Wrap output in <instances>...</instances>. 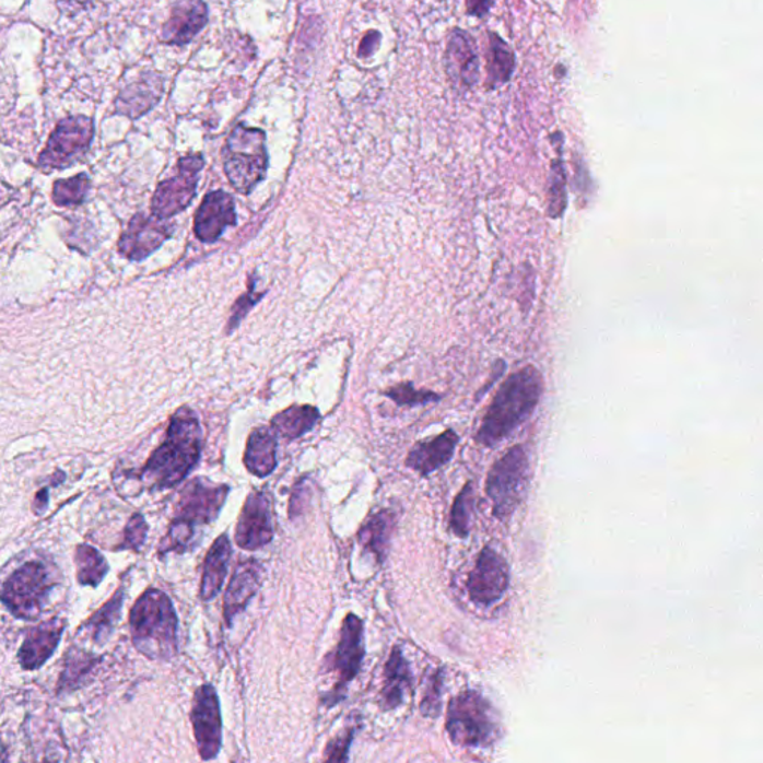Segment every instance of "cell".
I'll list each match as a JSON object with an SVG mask.
<instances>
[{
  "mask_svg": "<svg viewBox=\"0 0 763 763\" xmlns=\"http://www.w3.org/2000/svg\"><path fill=\"white\" fill-rule=\"evenodd\" d=\"M202 453V429L191 409L183 408L174 414L166 438L154 450L141 479L150 490H167L183 482Z\"/></svg>",
  "mask_w": 763,
  "mask_h": 763,
  "instance_id": "cell-1",
  "label": "cell"
},
{
  "mask_svg": "<svg viewBox=\"0 0 763 763\" xmlns=\"http://www.w3.org/2000/svg\"><path fill=\"white\" fill-rule=\"evenodd\" d=\"M543 391V376L536 367H524L508 376L483 416L476 437L480 445L494 447L506 441L531 416Z\"/></svg>",
  "mask_w": 763,
  "mask_h": 763,
  "instance_id": "cell-2",
  "label": "cell"
},
{
  "mask_svg": "<svg viewBox=\"0 0 763 763\" xmlns=\"http://www.w3.org/2000/svg\"><path fill=\"white\" fill-rule=\"evenodd\" d=\"M131 639L146 658L169 660L178 652V618L171 598L148 589L130 611Z\"/></svg>",
  "mask_w": 763,
  "mask_h": 763,
  "instance_id": "cell-3",
  "label": "cell"
},
{
  "mask_svg": "<svg viewBox=\"0 0 763 763\" xmlns=\"http://www.w3.org/2000/svg\"><path fill=\"white\" fill-rule=\"evenodd\" d=\"M230 488L215 485L209 480L192 479L180 492L176 516L162 544V552H187L196 543L197 527L212 524L219 518Z\"/></svg>",
  "mask_w": 763,
  "mask_h": 763,
  "instance_id": "cell-4",
  "label": "cell"
},
{
  "mask_svg": "<svg viewBox=\"0 0 763 763\" xmlns=\"http://www.w3.org/2000/svg\"><path fill=\"white\" fill-rule=\"evenodd\" d=\"M447 733L462 748H492L503 736L498 713L479 692L459 693L447 708Z\"/></svg>",
  "mask_w": 763,
  "mask_h": 763,
  "instance_id": "cell-5",
  "label": "cell"
},
{
  "mask_svg": "<svg viewBox=\"0 0 763 763\" xmlns=\"http://www.w3.org/2000/svg\"><path fill=\"white\" fill-rule=\"evenodd\" d=\"M224 172L240 195H249L265 179L269 166L266 133L256 127L237 125L223 150Z\"/></svg>",
  "mask_w": 763,
  "mask_h": 763,
  "instance_id": "cell-6",
  "label": "cell"
},
{
  "mask_svg": "<svg viewBox=\"0 0 763 763\" xmlns=\"http://www.w3.org/2000/svg\"><path fill=\"white\" fill-rule=\"evenodd\" d=\"M529 482V459L524 446L508 449L492 467L486 480V494L495 518L506 519L524 502Z\"/></svg>",
  "mask_w": 763,
  "mask_h": 763,
  "instance_id": "cell-7",
  "label": "cell"
},
{
  "mask_svg": "<svg viewBox=\"0 0 763 763\" xmlns=\"http://www.w3.org/2000/svg\"><path fill=\"white\" fill-rule=\"evenodd\" d=\"M55 588L51 573L44 562L32 561L16 570L3 585L0 601L15 618L35 621Z\"/></svg>",
  "mask_w": 763,
  "mask_h": 763,
  "instance_id": "cell-8",
  "label": "cell"
},
{
  "mask_svg": "<svg viewBox=\"0 0 763 763\" xmlns=\"http://www.w3.org/2000/svg\"><path fill=\"white\" fill-rule=\"evenodd\" d=\"M94 138V122L84 115L64 118L57 125L47 146L39 155L38 164L45 171L66 169L80 162L87 153Z\"/></svg>",
  "mask_w": 763,
  "mask_h": 763,
  "instance_id": "cell-9",
  "label": "cell"
},
{
  "mask_svg": "<svg viewBox=\"0 0 763 763\" xmlns=\"http://www.w3.org/2000/svg\"><path fill=\"white\" fill-rule=\"evenodd\" d=\"M204 166L202 154L186 155L178 162V172L172 178L160 183L154 192L151 211L157 219L169 220L176 213L190 207L197 192L199 175Z\"/></svg>",
  "mask_w": 763,
  "mask_h": 763,
  "instance_id": "cell-10",
  "label": "cell"
},
{
  "mask_svg": "<svg viewBox=\"0 0 763 763\" xmlns=\"http://www.w3.org/2000/svg\"><path fill=\"white\" fill-rule=\"evenodd\" d=\"M363 637V621L354 613L348 614L343 621L338 647L330 658V671L336 672V680H338L327 699V705L330 707L343 699L348 684L359 676L364 654H366Z\"/></svg>",
  "mask_w": 763,
  "mask_h": 763,
  "instance_id": "cell-11",
  "label": "cell"
},
{
  "mask_svg": "<svg viewBox=\"0 0 763 763\" xmlns=\"http://www.w3.org/2000/svg\"><path fill=\"white\" fill-rule=\"evenodd\" d=\"M191 721L200 758L211 761L219 756L223 744V720L219 695L212 684H203L197 689Z\"/></svg>",
  "mask_w": 763,
  "mask_h": 763,
  "instance_id": "cell-12",
  "label": "cell"
},
{
  "mask_svg": "<svg viewBox=\"0 0 763 763\" xmlns=\"http://www.w3.org/2000/svg\"><path fill=\"white\" fill-rule=\"evenodd\" d=\"M508 585L510 573L504 557L494 549H483L467 580L470 600L483 607L495 604L507 592Z\"/></svg>",
  "mask_w": 763,
  "mask_h": 763,
  "instance_id": "cell-13",
  "label": "cell"
},
{
  "mask_svg": "<svg viewBox=\"0 0 763 763\" xmlns=\"http://www.w3.org/2000/svg\"><path fill=\"white\" fill-rule=\"evenodd\" d=\"M273 539L272 508L268 494L254 491L248 495L242 508L235 540L245 551H257Z\"/></svg>",
  "mask_w": 763,
  "mask_h": 763,
  "instance_id": "cell-14",
  "label": "cell"
},
{
  "mask_svg": "<svg viewBox=\"0 0 763 763\" xmlns=\"http://www.w3.org/2000/svg\"><path fill=\"white\" fill-rule=\"evenodd\" d=\"M172 232L174 227L167 224L166 220L138 213L118 240V251L131 261L145 260L157 251L164 242L171 239Z\"/></svg>",
  "mask_w": 763,
  "mask_h": 763,
  "instance_id": "cell-15",
  "label": "cell"
},
{
  "mask_svg": "<svg viewBox=\"0 0 763 763\" xmlns=\"http://www.w3.org/2000/svg\"><path fill=\"white\" fill-rule=\"evenodd\" d=\"M445 66L450 84L458 92H469L478 84L479 56L469 32L454 28L447 39Z\"/></svg>",
  "mask_w": 763,
  "mask_h": 763,
  "instance_id": "cell-16",
  "label": "cell"
},
{
  "mask_svg": "<svg viewBox=\"0 0 763 763\" xmlns=\"http://www.w3.org/2000/svg\"><path fill=\"white\" fill-rule=\"evenodd\" d=\"M236 224L235 200L223 190L209 192L197 209L195 232L204 244H213L225 228Z\"/></svg>",
  "mask_w": 763,
  "mask_h": 763,
  "instance_id": "cell-17",
  "label": "cell"
},
{
  "mask_svg": "<svg viewBox=\"0 0 763 763\" xmlns=\"http://www.w3.org/2000/svg\"><path fill=\"white\" fill-rule=\"evenodd\" d=\"M208 20L209 11L204 0H176L160 39L163 44L183 47L207 27Z\"/></svg>",
  "mask_w": 763,
  "mask_h": 763,
  "instance_id": "cell-18",
  "label": "cell"
},
{
  "mask_svg": "<svg viewBox=\"0 0 763 763\" xmlns=\"http://www.w3.org/2000/svg\"><path fill=\"white\" fill-rule=\"evenodd\" d=\"M163 92L164 80L162 75L154 72L143 73L137 82L122 90L115 102V108H117L118 114L137 120L159 104Z\"/></svg>",
  "mask_w": 763,
  "mask_h": 763,
  "instance_id": "cell-19",
  "label": "cell"
},
{
  "mask_svg": "<svg viewBox=\"0 0 763 763\" xmlns=\"http://www.w3.org/2000/svg\"><path fill=\"white\" fill-rule=\"evenodd\" d=\"M63 631L64 622L61 619H52L31 631L19 650L20 666L27 671L43 667L55 654Z\"/></svg>",
  "mask_w": 763,
  "mask_h": 763,
  "instance_id": "cell-20",
  "label": "cell"
},
{
  "mask_svg": "<svg viewBox=\"0 0 763 763\" xmlns=\"http://www.w3.org/2000/svg\"><path fill=\"white\" fill-rule=\"evenodd\" d=\"M261 573V565L257 560H246L237 565L224 598V621L228 626L257 594L260 588Z\"/></svg>",
  "mask_w": 763,
  "mask_h": 763,
  "instance_id": "cell-21",
  "label": "cell"
},
{
  "mask_svg": "<svg viewBox=\"0 0 763 763\" xmlns=\"http://www.w3.org/2000/svg\"><path fill=\"white\" fill-rule=\"evenodd\" d=\"M458 441L457 433L447 430L441 436L418 443L410 450L406 466L421 476H429L453 459Z\"/></svg>",
  "mask_w": 763,
  "mask_h": 763,
  "instance_id": "cell-22",
  "label": "cell"
},
{
  "mask_svg": "<svg viewBox=\"0 0 763 763\" xmlns=\"http://www.w3.org/2000/svg\"><path fill=\"white\" fill-rule=\"evenodd\" d=\"M277 436L272 430L266 429V426L254 430L245 450L246 470L257 478H268L277 469Z\"/></svg>",
  "mask_w": 763,
  "mask_h": 763,
  "instance_id": "cell-23",
  "label": "cell"
},
{
  "mask_svg": "<svg viewBox=\"0 0 763 763\" xmlns=\"http://www.w3.org/2000/svg\"><path fill=\"white\" fill-rule=\"evenodd\" d=\"M230 557H232V543L228 536H220L213 541L204 560L202 588H200V597L203 601H211L220 594L227 576Z\"/></svg>",
  "mask_w": 763,
  "mask_h": 763,
  "instance_id": "cell-24",
  "label": "cell"
},
{
  "mask_svg": "<svg viewBox=\"0 0 763 763\" xmlns=\"http://www.w3.org/2000/svg\"><path fill=\"white\" fill-rule=\"evenodd\" d=\"M412 688V672L400 647H394L385 666L382 704L385 709H394L403 704L406 693Z\"/></svg>",
  "mask_w": 763,
  "mask_h": 763,
  "instance_id": "cell-25",
  "label": "cell"
},
{
  "mask_svg": "<svg viewBox=\"0 0 763 763\" xmlns=\"http://www.w3.org/2000/svg\"><path fill=\"white\" fill-rule=\"evenodd\" d=\"M486 57L488 89H496L510 81L515 71V55L506 40L496 33L488 35Z\"/></svg>",
  "mask_w": 763,
  "mask_h": 763,
  "instance_id": "cell-26",
  "label": "cell"
},
{
  "mask_svg": "<svg viewBox=\"0 0 763 763\" xmlns=\"http://www.w3.org/2000/svg\"><path fill=\"white\" fill-rule=\"evenodd\" d=\"M394 525H396L394 513L382 510L372 516L366 525L361 528L359 535L361 545L366 549V552H372L379 562L384 561L385 555H387L389 537L392 535Z\"/></svg>",
  "mask_w": 763,
  "mask_h": 763,
  "instance_id": "cell-27",
  "label": "cell"
},
{
  "mask_svg": "<svg viewBox=\"0 0 763 763\" xmlns=\"http://www.w3.org/2000/svg\"><path fill=\"white\" fill-rule=\"evenodd\" d=\"M318 420L319 412L314 406H293L273 418L272 429L279 436L293 441L309 433Z\"/></svg>",
  "mask_w": 763,
  "mask_h": 763,
  "instance_id": "cell-28",
  "label": "cell"
},
{
  "mask_svg": "<svg viewBox=\"0 0 763 763\" xmlns=\"http://www.w3.org/2000/svg\"><path fill=\"white\" fill-rule=\"evenodd\" d=\"M77 578L81 586H96L102 584L109 565L104 555L89 544L78 545L75 553Z\"/></svg>",
  "mask_w": 763,
  "mask_h": 763,
  "instance_id": "cell-29",
  "label": "cell"
},
{
  "mask_svg": "<svg viewBox=\"0 0 763 763\" xmlns=\"http://www.w3.org/2000/svg\"><path fill=\"white\" fill-rule=\"evenodd\" d=\"M122 602H125V594H122V590H118V592L114 595L113 600L106 602V604L85 623L84 630L90 631L94 642L104 643L105 639L109 637V634L113 633L115 623H117L118 619L121 617Z\"/></svg>",
  "mask_w": 763,
  "mask_h": 763,
  "instance_id": "cell-30",
  "label": "cell"
},
{
  "mask_svg": "<svg viewBox=\"0 0 763 763\" xmlns=\"http://www.w3.org/2000/svg\"><path fill=\"white\" fill-rule=\"evenodd\" d=\"M90 190V179L85 174L69 179L56 180L52 187V200L57 207H78L84 202Z\"/></svg>",
  "mask_w": 763,
  "mask_h": 763,
  "instance_id": "cell-31",
  "label": "cell"
},
{
  "mask_svg": "<svg viewBox=\"0 0 763 763\" xmlns=\"http://www.w3.org/2000/svg\"><path fill=\"white\" fill-rule=\"evenodd\" d=\"M474 510V491L471 483H467L455 498L453 512H450V529L466 539L470 535L471 519Z\"/></svg>",
  "mask_w": 763,
  "mask_h": 763,
  "instance_id": "cell-32",
  "label": "cell"
},
{
  "mask_svg": "<svg viewBox=\"0 0 763 763\" xmlns=\"http://www.w3.org/2000/svg\"><path fill=\"white\" fill-rule=\"evenodd\" d=\"M389 398H392L400 406H416L436 401L438 396L430 391H418L412 384H401L398 387L389 389L387 392Z\"/></svg>",
  "mask_w": 763,
  "mask_h": 763,
  "instance_id": "cell-33",
  "label": "cell"
},
{
  "mask_svg": "<svg viewBox=\"0 0 763 763\" xmlns=\"http://www.w3.org/2000/svg\"><path fill=\"white\" fill-rule=\"evenodd\" d=\"M442 684L443 672L438 671L431 677L429 688H426L424 700H422L421 712L425 717H437L442 707Z\"/></svg>",
  "mask_w": 763,
  "mask_h": 763,
  "instance_id": "cell-34",
  "label": "cell"
},
{
  "mask_svg": "<svg viewBox=\"0 0 763 763\" xmlns=\"http://www.w3.org/2000/svg\"><path fill=\"white\" fill-rule=\"evenodd\" d=\"M96 662V659L92 655L77 654V650L69 655L68 664H66V670L61 680L63 684H71L72 682H78L82 679Z\"/></svg>",
  "mask_w": 763,
  "mask_h": 763,
  "instance_id": "cell-35",
  "label": "cell"
},
{
  "mask_svg": "<svg viewBox=\"0 0 763 763\" xmlns=\"http://www.w3.org/2000/svg\"><path fill=\"white\" fill-rule=\"evenodd\" d=\"M355 726H348L342 733H339L330 744L327 746L324 761L347 762L352 738H354Z\"/></svg>",
  "mask_w": 763,
  "mask_h": 763,
  "instance_id": "cell-36",
  "label": "cell"
},
{
  "mask_svg": "<svg viewBox=\"0 0 763 763\" xmlns=\"http://www.w3.org/2000/svg\"><path fill=\"white\" fill-rule=\"evenodd\" d=\"M148 535V525L145 518L142 515L133 516L127 524L125 531V548L133 549V551H139L142 544L145 543Z\"/></svg>",
  "mask_w": 763,
  "mask_h": 763,
  "instance_id": "cell-37",
  "label": "cell"
},
{
  "mask_svg": "<svg viewBox=\"0 0 763 763\" xmlns=\"http://www.w3.org/2000/svg\"><path fill=\"white\" fill-rule=\"evenodd\" d=\"M265 295V293L257 295L256 291H254V282H251V285H249V291L245 295H242L239 301H237L236 306H235V312H233V317L230 319L228 328L230 331L235 330L237 327V324L242 321V318L245 317L246 314H248V310L251 309L254 305L260 298Z\"/></svg>",
  "mask_w": 763,
  "mask_h": 763,
  "instance_id": "cell-38",
  "label": "cell"
},
{
  "mask_svg": "<svg viewBox=\"0 0 763 763\" xmlns=\"http://www.w3.org/2000/svg\"><path fill=\"white\" fill-rule=\"evenodd\" d=\"M380 33L376 31H368L366 35H364V38L361 39L360 47H359V57L360 59H368V57H372L375 55L377 51V48H379L380 45Z\"/></svg>",
  "mask_w": 763,
  "mask_h": 763,
  "instance_id": "cell-39",
  "label": "cell"
},
{
  "mask_svg": "<svg viewBox=\"0 0 763 763\" xmlns=\"http://www.w3.org/2000/svg\"><path fill=\"white\" fill-rule=\"evenodd\" d=\"M552 183V192L556 195V197L552 200L551 208L561 209L562 211V208H564L561 204V199H564V169H562L561 163H555V166H553Z\"/></svg>",
  "mask_w": 763,
  "mask_h": 763,
  "instance_id": "cell-40",
  "label": "cell"
},
{
  "mask_svg": "<svg viewBox=\"0 0 763 763\" xmlns=\"http://www.w3.org/2000/svg\"><path fill=\"white\" fill-rule=\"evenodd\" d=\"M466 5L471 16L483 19L491 10V0H466Z\"/></svg>",
  "mask_w": 763,
  "mask_h": 763,
  "instance_id": "cell-41",
  "label": "cell"
},
{
  "mask_svg": "<svg viewBox=\"0 0 763 763\" xmlns=\"http://www.w3.org/2000/svg\"><path fill=\"white\" fill-rule=\"evenodd\" d=\"M48 492L47 490L40 491L38 495H36L35 500H38V503L40 504L39 513L44 510L45 507H47V498Z\"/></svg>",
  "mask_w": 763,
  "mask_h": 763,
  "instance_id": "cell-42",
  "label": "cell"
},
{
  "mask_svg": "<svg viewBox=\"0 0 763 763\" xmlns=\"http://www.w3.org/2000/svg\"><path fill=\"white\" fill-rule=\"evenodd\" d=\"M2 197H3V192H2V190H0V204H2Z\"/></svg>",
  "mask_w": 763,
  "mask_h": 763,
  "instance_id": "cell-43",
  "label": "cell"
}]
</instances>
